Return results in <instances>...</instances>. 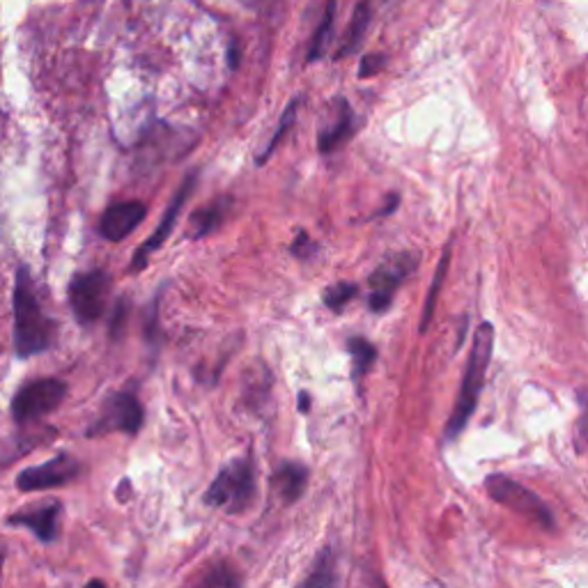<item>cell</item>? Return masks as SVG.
<instances>
[{
  "mask_svg": "<svg viewBox=\"0 0 588 588\" xmlns=\"http://www.w3.org/2000/svg\"><path fill=\"white\" fill-rule=\"evenodd\" d=\"M12 308H14V350L19 359H31L35 354L46 352L52 348L56 327L48 320L37 299L35 283L31 269L21 264L16 269L14 292H12Z\"/></svg>",
  "mask_w": 588,
  "mask_h": 588,
  "instance_id": "6da1fadb",
  "label": "cell"
},
{
  "mask_svg": "<svg viewBox=\"0 0 588 588\" xmlns=\"http://www.w3.org/2000/svg\"><path fill=\"white\" fill-rule=\"evenodd\" d=\"M493 350H495V327L489 323H483L474 336V348L467 361V371H464L460 394H457L453 414L444 430L446 441L457 439L474 416L478 398L483 394V384H485V375L489 368V359H493Z\"/></svg>",
  "mask_w": 588,
  "mask_h": 588,
  "instance_id": "7a4b0ae2",
  "label": "cell"
},
{
  "mask_svg": "<svg viewBox=\"0 0 588 588\" xmlns=\"http://www.w3.org/2000/svg\"><path fill=\"white\" fill-rule=\"evenodd\" d=\"M256 499V464L247 457H235L218 470L210 485L205 504L230 514L251 508Z\"/></svg>",
  "mask_w": 588,
  "mask_h": 588,
  "instance_id": "3957f363",
  "label": "cell"
},
{
  "mask_svg": "<svg viewBox=\"0 0 588 588\" xmlns=\"http://www.w3.org/2000/svg\"><path fill=\"white\" fill-rule=\"evenodd\" d=\"M485 489H487V495L493 497V501L501 504L504 508L522 514V518L531 520L538 527H543L545 531L554 529V514L550 506L522 483L495 474V476H487Z\"/></svg>",
  "mask_w": 588,
  "mask_h": 588,
  "instance_id": "277c9868",
  "label": "cell"
},
{
  "mask_svg": "<svg viewBox=\"0 0 588 588\" xmlns=\"http://www.w3.org/2000/svg\"><path fill=\"white\" fill-rule=\"evenodd\" d=\"M67 396V384L56 377L33 380L23 384L12 400V419L16 423H31L60 407Z\"/></svg>",
  "mask_w": 588,
  "mask_h": 588,
  "instance_id": "5b68a950",
  "label": "cell"
},
{
  "mask_svg": "<svg viewBox=\"0 0 588 588\" xmlns=\"http://www.w3.org/2000/svg\"><path fill=\"white\" fill-rule=\"evenodd\" d=\"M111 292V276L102 269L77 274L69 283V306L79 325L90 327L104 315Z\"/></svg>",
  "mask_w": 588,
  "mask_h": 588,
  "instance_id": "8992f818",
  "label": "cell"
},
{
  "mask_svg": "<svg viewBox=\"0 0 588 588\" xmlns=\"http://www.w3.org/2000/svg\"><path fill=\"white\" fill-rule=\"evenodd\" d=\"M145 411L134 394H113L102 409V416L88 430V437H102L109 432H125L136 434L143 428Z\"/></svg>",
  "mask_w": 588,
  "mask_h": 588,
  "instance_id": "52a82bcc",
  "label": "cell"
},
{
  "mask_svg": "<svg viewBox=\"0 0 588 588\" xmlns=\"http://www.w3.org/2000/svg\"><path fill=\"white\" fill-rule=\"evenodd\" d=\"M79 472L81 464L77 460L69 455H58L44 464H37V467L23 470L16 476V487L21 493H42V489H54L74 480Z\"/></svg>",
  "mask_w": 588,
  "mask_h": 588,
  "instance_id": "ba28073f",
  "label": "cell"
},
{
  "mask_svg": "<svg viewBox=\"0 0 588 588\" xmlns=\"http://www.w3.org/2000/svg\"><path fill=\"white\" fill-rule=\"evenodd\" d=\"M193 186H195V173H193V176H189V178L182 182V186H180V189H178V193H176L173 203H170V207L166 210L163 218L159 220L157 230H155V233H152V237L147 239V241L143 244V247L136 251L134 262H132V269H134V272H140V269H145V267H147V260L152 258V253H155V251H159V249H161V244L168 239L170 230H173V226H176V220H178V216H180V212H182L184 203L189 201V195H191Z\"/></svg>",
  "mask_w": 588,
  "mask_h": 588,
  "instance_id": "9c48e42d",
  "label": "cell"
},
{
  "mask_svg": "<svg viewBox=\"0 0 588 588\" xmlns=\"http://www.w3.org/2000/svg\"><path fill=\"white\" fill-rule=\"evenodd\" d=\"M414 267H416V260L405 253V256H398L396 262L382 264L371 276V297H368V304H371L375 313H384L391 306L394 292L398 290L400 281L411 272Z\"/></svg>",
  "mask_w": 588,
  "mask_h": 588,
  "instance_id": "30bf717a",
  "label": "cell"
},
{
  "mask_svg": "<svg viewBox=\"0 0 588 588\" xmlns=\"http://www.w3.org/2000/svg\"><path fill=\"white\" fill-rule=\"evenodd\" d=\"M145 214H147V207L138 201L111 205L100 220V235L109 241H122L143 224Z\"/></svg>",
  "mask_w": 588,
  "mask_h": 588,
  "instance_id": "8fae6325",
  "label": "cell"
},
{
  "mask_svg": "<svg viewBox=\"0 0 588 588\" xmlns=\"http://www.w3.org/2000/svg\"><path fill=\"white\" fill-rule=\"evenodd\" d=\"M60 504H46L29 510H19L8 518L12 527H26L31 529L42 543H52L58 535V520H60Z\"/></svg>",
  "mask_w": 588,
  "mask_h": 588,
  "instance_id": "7c38bea8",
  "label": "cell"
},
{
  "mask_svg": "<svg viewBox=\"0 0 588 588\" xmlns=\"http://www.w3.org/2000/svg\"><path fill=\"white\" fill-rule=\"evenodd\" d=\"M272 485L283 504L299 501L308 485V470L299 462H281L272 476Z\"/></svg>",
  "mask_w": 588,
  "mask_h": 588,
  "instance_id": "4fadbf2b",
  "label": "cell"
},
{
  "mask_svg": "<svg viewBox=\"0 0 588 588\" xmlns=\"http://www.w3.org/2000/svg\"><path fill=\"white\" fill-rule=\"evenodd\" d=\"M352 134H354V113H352V106L346 100H340L336 125L320 134V152L323 155L336 152L340 145H346L352 138Z\"/></svg>",
  "mask_w": 588,
  "mask_h": 588,
  "instance_id": "5bb4252c",
  "label": "cell"
},
{
  "mask_svg": "<svg viewBox=\"0 0 588 588\" xmlns=\"http://www.w3.org/2000/svg\"><path fill=\"white\" fill-rule=\"evenodd\" d=\"M368 23H371V3L368 0H361L354 10V16L350 21V29L346 35V42H342L340 52L336 54V58H346L350 54H354L357 48L363 44L365 33H368Z\"/></svg>",
  "mask_w": 588,
  "mask_h": 588,
  "instance_id": "9a60e30c",
  "label": "cell"
},
{
  "mask_svg": "<svg viewBox=\"0 0 588 588\" xmlns=\"http://www.w3.org/2000/svg\"><path fill=\"white\" fill-rule=\"evenodd\" d=\"M449 262H451V247L444 251V256H441V260L437 264V272H434L432 285H430V292H428V299H426V308H423V315H421V333H426L430 329L434 306H437V297H439L441 285H444V279H446V272H449Z\"/></svg>",
  "mask_w": 588,
  "mask_h": 588,
  "instance_id": "2e32d148",
  "label": "cell"
},
{
  "mask_svg": "<svg viewBox=\"0 0 588 588\" xmlns=\"http://www.w3.org/2000/svg\"><path fill=\"white\" fill-rule=\"evenodd\" d=\"M226 205H228V201H216L210 207L199 210L193 214L191 228H193L195 239L210 235L212 230H216L220 226V220H224V214H226Z\"/></svg>",
  "mask_w": 588,
  "mask_h": 588,
  "instance_id": "e0dca14e",
  "label": "cell"
},
{
  "mask_svg": "<svg viewBox=\"0 0 588 588\" xmlns=\"http://www.w3.org/2000/svg\"><path fill=\"white\" fill-rule=\"evenodd\" d=\"M333 584H336L333 554L331 550H325L320 556H317L315 568L302 588H333Z\"/></svg>",
  "mask_w": 588,
  "mask_h": 588,
  "instance_id": "ac0fdd59",
  "label": "cell"
},
{
  "mask_svg": "<svg viewBox=\"0 0 588 588\" xmlns=\"http://www.w3.org/2000/svg\"><path fill=\"white\" fill-rule=\"evenodd\" d=\"M348 350H350V354L354 359L352 375H354V380H361L373 368V363L377 359V352H375V348L371 346V342H368L365 338H359V336L348 340Z\"/></svg>",
  "mask_w": 588,
  "mask_h": 588,
  "instance_id": "d6986e66",
  "label": "cell"
},
{
  "mask_svg": "<svg viewBox=\"0 0 588 588\" xmlns=\"http://www.w3.org/2000/svg\"><path fill=\"white\" fill-rule=\"evenodd\" d=\"M333 16H336V0H329L327 10H325V16H323V23H320V29H317V33H315V37L310 42V48H308V65L323 58L325 48H327V42H329V35H331Z\"/></svg>",
  "mask_w": 588,
  "mask_h": 588,
  "instance_id": "ffe728a7",
  "label": "cell"
},
{
  "mask_svg": "<svg viewBox=\"0 0 588 588\" xmlns=\"http://www.w3.org/2000/svg\"><path fill=\"white\" fill-rule=\"evenodd\" d=\"M357 292H359V287L354 283L342 281V283H336V285L327 287L325 294H323V299H325L327 308L340 313L342 308H346V304H350V299L357 297Z\"/></svg>",
  "mask_w": 588,
  "mask_h": 588,
  "instance_id": "44dd1931",
  "label": "cell"
},
{
  "mask_svg": "<svg viewBox=\"0 0 588 588\" xmlns=\"http://www.w3.org/2000/svg\"><path fill=\"white\" fill-rule=\"evenodd\" d=\"M297 109H299V100H292L290 104H287V109H285V113L281 115V122H279V129L274 132V136H272V140H269V145L264 147V150H262V155H260V159H258V163H264L269 157H272V152L276 150V145L281 143V138L285 136V132L292 127V122H294V117H297Z\"/></svg>",
  "mask_w": 588,
  "mask_h": 588,
  "instance_id": "7402d4cb",
  "label": "cell"
},
{
  "mask_svg": "<svg viewBox=\"0 0 588 588\" xmlns=\"http://www.w3.org/2000/svg\"><path fill=\"white\" fill-rule=\"evenodd\" d=\"M195 588H239V579L228 566H216Z\"/></svg>",
  "mask_w": 588,
  "mask_h": 588,
  "instance_id": "603a6c76",
  "label": "cell"
},
{
  "mask_svg": "<svg viewBox=\"0 0 588 588\" xmlns=\"http://www.w3.org/2000/svg\"><path fill=\"white\" fill-rule=\"evenodd\" d=\"M384 65H386V58L380 56V54H375V56H365V58L361 60L359 77H361V79H365V77H375V74H377L380 69H384Z\"/></svg>",
  "mask_w": 588,
  "mask_h": 588,
  "instance_id": "cb8c5ba5",
  "label": "cell"
},
{
  "mask_svg": "<svg viewBox=\"0 0 588 588\" xmlns=\"http://www.w3.org/2000/svg\"><path fill=\"white\" fill-rule=\"evenodd\" d=\"M313 251H315V244H313L310 237L302 230V233L297 235V241L292 244V253L297 256V258H310Z\"/></svg>",
  "mask_w": 588,
  "mask_h": 588,
  "instance_id": "d4e9b609",
  "label": "cell"
},
{
  "mask_svg": "<svg viewBox=\"0 0 588 588\" xmlns=\"http://www.w3.org/2000/svg\"><path fill=\"white\" fill-rule=\"evenodd\" d=\"M125 317H127V304H125V299H122V302H117L115 313H113V323H111L113 338H120L122 329H125Z\"/></svg>",
  "mask_w": 588,
  "mask_h": 588,
  "instance_id": "484cf974",
  "label": "cell"
},
{
  "mask_svg": "<svg viewBox=\"0 0 588 588\" xmlns=\"http://www.w3.org/2000/svg\"><path fill=\"white\" fill-rule=\"evenodd\" d=\"M361 588H388V586L373 568H365L361 570Z\"/></svg>",
  "mask_w": 588,
  "mask_h": 588,
  "instance_id": "4316f807",
  "label": "cell"
},
{
  "mask_svg": "<svg viewBox=\"0 0 588 588\" xmlns=\"http://www.w3.org/2000/svg\"><path fill=\"white\" fill-rule=\"evenodd\" d=\"M400 205V199H398V195H391V201H388V205H384V207H380L377 210V214H373L371 218H380V216H388V214H394V210Z\"/></svg>",
  "mask_w": 588,
  "mask_h": 588,
  "instance_id": "83f0119b",
  "label": "cell"
},
{
  "mask_svg": "<svg viewBox=\"0 0 588 588\" xmlns=\"http://www.w3.org/2000/svg\"><path fill=\"white\" fill-rule=\"evenodd\" d=\"M83 588H106V584H104L102 579H92V581H88Z\"/></svg>",
  "mask_w": 588,
  "mask_h": 588,
  "instance_id": "f1b7e54d",
  "label": "cell"
},
{
  "mask_svg": "<svg viewBox=\"0 0 588 588\" xmlns=\"http://www.w3.org/2000/svg\"><path fill=\"white\" fill-rule=\"evenodd\" d=\"M299 409L306 414L308 411V394H306V391H304V394H302V398H299Z\"/></svg>",
  "mask_w": 588,
  "mask_h": 588,
  "instance_id": "f546056e",
  "label": "cell"
}]
</instances>
